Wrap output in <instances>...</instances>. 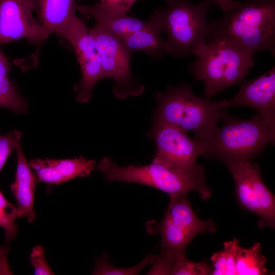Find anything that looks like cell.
I'll return each instance as SVG.
<instances>
[{"mask_svg": "<svg viewBox=\"0 0 275 275\" xmlns=\"http://www.w3.org/2000/svg\"><path fill=\"white\" fill-rule=\"evenodd\" d=\"M222 42L254 55L275 51V0H246L208 23L206 43Z\"/></svg>", "mask_w": 275, "mask_h": 275, "instance_id": "6da1fadb", "label": "cell"}, {"mask_svg": "<svg viewBox=\"0 0 275 275\" xmlns=\"http://www.w3.org/2000/svg\"><path fill=\"white\" fill-rule=\"evenodd\" d=\"M206 138L200 140L201 155L225 164L258 156L269 144H274L275 122L256 113L251 118L241 119L229 114Z\"/></svg>", "mask_w": 275, "mask_h": 275, "instance_id": "7a4b0ae2", "label": "cell"}, {"mask_svg": "<svg viewBox=\"0 0 275 275\" xmlns=\"http://www.w3.org/2000/svg\"><path fill=\"white\" fill-rule=\"evenodd\" d=\"M157 105L153 122L171 125L186 132H194V138L202 140L217 126L219 121L228 114L219 108L218 101L200 97L192 91L191 86L181 82L168 86L164 92L156 93Z\"/></svg>", "mask_w": 275, "mask_h": 275, "instance_id": "3957f363", "label": "cell"}, {"mask_svg": "<svg viewBox=\"0 0 275 275\" xmlns=\"http://www.w3.org/2000/svg\"><path fill=\"white\" fill-rule=\"evenodd\" d=\"M97 169L107 182L136 183L160 190L169 195L196 191L203 200H208L211 190L206 184L204 167L199 164L186 171L169 167L152 160L144 166L121 167L108 156L103 158Z\"/></svg>", "mask_w": 275, "mask_h": 275, "instance_id": "277c9868", "label": "cell"}, {"mask_svg": "<svg viewBox=\"0 0 275 275\" xmlns=\"http://www.w3.org/2000/svg\"><path fill=\"white\" fill-rule=\"evenodd\" d=\"M193 54L189 71L204 83V94L210 98L244 79L255 62L254 55L222 42L206 43Z\"/></svg>", "mask_w": 275, "mask_h": 275, "instance_id": "5b68a950", "label": "cell"}, {"mask_svg": "<svg viewBox=\"0 0 275 275\" xmlns=\"http://www.w3.org/2000/svg\"><path fill=\"white\" fill-rule=\"evenodd\" d=\"M161 9L163 31L168 36L167 53L174 57H187L206 43L209 8L204 0L194 4L188 0H166Z\"/></svg>", "mask_w": 275, "mask_h": 275, "instance_id": "8992f818", "label": "cell"}, {"mask_svg": "<svg viewBox=\"0 0 275 275\" xmlns=\"http://www.w3.org/2000/svg\"><path fill=\"white\" fill-rule=\"evenodd\" d=\"M146 228L149 234L160 235L162 248L174 253L185 252L198 234L216 231L213 220L203 221L196 214L186 193L170 195L162 220L149 221Z\"/></svg>", "mask_w": 275, "mask_h": 275, "instance_id": "52a82bcc", "label": "cell"}, {"mask_svg": "<svg viewBox=\"0 0 275 275\" xmlns=\"http://www.w3.org/2000/svg\"><path fill=\"white\" fill-rule=\"evenodd\" d=\"M89 32L99 54L104 78L114 80L113 92L120 99L137 96L144 91V86L132 73L130 57L133 54L119 38L95 23Z\"/></svg>", "mask_w": 275, "mask_h": 275, "instance_id": "ba28073f", "label": "cell"}, {"mask_svg": "<svg viewBox=\"0 0 275 275\" xmlns=\"http://www.w3.org/2000/svg\"><path fill=\"white\" fill-rule=\"evenodd\" d=\"M226 166L235 182L240 206L259 217L260 228H274V196L264 183L258 164L246 160Z\"/></svg>", "mask_w": 275, "mask_h": 275, "instance_id": "9c48e42d", "label": "cell"}, {"mask_svg": "<svg viewBox=\"0 0 275 275\" xmlns=\"http://www.w3.org/2000/svg\"><path fill=\"white\" fill-rule=\"evenodd\" d=\"M147 136L156 146L153 161L182 171H193L198 167L196 162L202 153V143L200 140L190 138L188 132L153 122Z\"/></svg>", "mask_w": 275, "mask_h": 275, "instance_id": "30bf717a", "label": "cell"}, {"mask_svg": "<svg viewBox=\"0 0 275 275\" xmlns=\"http://www.w3.org/2000/svg\"><path fill=\"white\" fill-rule=\"evenodd\" d=\"M72 45L79 65L81 78L74 90L80 102L89 101L96 84L104 78L100 58L89 29L76 15L71 20L63 37Z\"/></svg>", "mask_w": 275, "mask_h": 275, "instance_id": "8fae6325", "label": "cell"}, {"mask_svg": "<svg viewBox=\"0 0 275 275\" xmlns=\"http://www.w3.org/2000/svg\"><path fill=\"white\" fill-rule=\"evenodd\" d=\"M34 0H0V45L20 39L41 42L50 35L33 15Z\"/></svg>", "mask_w": 275, "mask_h": 275, "instance_id": "7c38bea8", "label": "cell"}, {"mask_svg": "<svg viewBox=\"0 0 275 275\" xmlns=\"http://www.w3.org/2000/svg\"><path fill=\"white\" fill-rule=\"evenodd\" d=\"M239 84V89L232 98L218 101L220 109L250 107L264 119L275 122V67L256 78L244 79Z\"/></svg>", "mask_w": 275, "mask_h": 275, "instance_id": "4fadbf2b", "label": "cell"}, {"mask_svg": "<svg viewBox=\"0 0 275 275\" xmlns=\"http://www.w3.org/2000/svg\"><path fill=\"white\" fill-rule=\"evenodd\" d=\"M96 161L82 156L74 158L31 159L29 164L39 182L58 185L77 177H87L94 170Z\"/></svg>", "mask_w": 275, "mask_h": 275, "instance_id": "5bb4252c", "label": "cell"}, {"mask_svg": "<svg viewBox=\"0 0 275 275\" xmlns=\"http://www.w3.org/2000/svg\"><path fill=\"white\" fill-rule=\"evenodd\" d=\"M16 153L15 178L10 188L17 202V218L25 217L29 223H32L36 219L34 203L36 186L39 182L27 161L21 145Z\"/></svg>", "mask_w": 275, "mask_h": 275, "instance_id": "9a60e30c", "label": "cell"}, {"mask_svg": "<svg viewBox=\"0 0 275 275\" xmlns=\"http://www.w3.org/2000/svg\"><path fill=\"white\" fill-rule=\"evenodd\" d=\"M162 31L161 9H158L154 11L143 28L121 40L132 53L143 51L153 58H159L168 52L167 42L161 35Z\"/></svg>", "mask_w": 275, "mask_h": 275, "instance_id": "2e32d148", "label": "cell"}, {"mask_svg": "<svg viewBox=\"0 0 275 275\" xmlns=\"http://www.w3.org/2000/svg\"><path fill=\"white\" fill-rule=\"evenodd\" d=\"M76 10L81 14L94 18L96 23L120 39L142 29L148 23V20H141L126 14L110 11L100 3L77 5Z\"/></svg>", "mask_w": 275, "mask_h": 275, "instance_id": "e0dca14e", "label": "cell"}, {"mask_svg": "<svg viewBox=\"0 0 275 275\" xmlns=\"http://www.w3.org/2000/svg\"><path fill=\"white\" fill-rule=\"evenodd\" d=\"M35 11L48 33L64 37L75 16L77 5L75 0H34Z\"/></svg>", "mask_w": 275, "mask_h": 275, "instance_id": "ac0fdd59", "label": "cell"}, {"mask_svg": "<svg viewBox=\"0 0 275 275\" xmlns=\"http://www.w3.org/2000/svg\"><path fill=\"white\" fill-rule=\"evenodd\" d=\"M260 243L255 242L251 248L238 244L235 253L236 275H262L267 273V259L261 254Z\"/></svg>", "mask_w": 275, "mask_h": 275, "instance_id": "d6986e66", "label": "cell"}, {"mask_svg": "<svg viewBox=\"0 0 275 275\" xmlns=\"http://www.w3.org/2000/svg\"><path fill=\"white\" fill-rule=\"evenodd\" d=\"M239 241L236 238L225 242L223 250L211 257L212 262L211 274L236 275L235 253Z\"/></svg>", "mask_w": 275, "mask_h": 275, "instance_id": "ffe728a7", "label": "cell"}, {"mask_svg": "<svg viewBox=\"0 0 275 275\" xmlns=\"http://www.w3.org/2000/svg\"><path fill=\"white\" fill-rule=\"evenodd\" d=\"M0 107L16 114L28 112V101L8 77L0 76Z\"/></svg>", "mask_w": 275, "mask_h": 275, "instance_id": "44dd1931", "label": "cell"}, {"mask_svg": "<svg viewBox=\"0 0 275 275\" xmlns=\"http://www.w3.org/2000/svg\"><path fill=\"white\" fill-rule=\"evenodd\" d=\"M156 256L149 254L139 264L129 268H122L115 267L108 261L106 254L96 258L93 274L101 275H135L139 274L146 267L154 262Z\"/></svg>", "mask_w": 275, "mask_h": 275, "instance_id": "7402d4cb", "label": "cell"}, {"mask_svg": "<svg viewBox=\"0 0 275 275\" xmlns=\"http://www.w3.org/2000/svg\"><path fill=\"white\" fill-rule=\"evenodd\" d=\"M212 270V266L207 261L191 262L186 257L185 252H182L174 253L170 274H211Z\"/></svg>", "mask_w": 275, "mask_h": 275, "instance_id": "603a6c76", "label": "cell"}, {"mask_svg": "<svg viewBox=\"0 0 275 275\" xmlns=\"http://www.w3.org/2000/svg\"><path fill=\"white\" fill-rule=\"evenodd\" d=\"M17 218L16 205L9 202L0 190V227L5 232L7 243L14 240L16 236L18 227L15 221Z\"/></svg>", "mask_w": 275, "mask_h": 275, "instance_id": "cb8c5ba5", "label": "cell"}, {"mask_svg": "<svg viewBox=\"0 0 275 275\" xmlns=\"http://www.w3.org/2000/svg\"><path fill=\"white\" fill-rule=\"evenodd\" d=\"M22 132L14 129L0 136V172L9 156L21 145Z\"/></svg>", "mask_w": 275, "mask_h": 275, "instance_id": "d4e9b609", "label": "cell"}, {"mask_svg": "<svg viewBox=\"0 0 275 275\" xmlns=\"http://www.w3.org/2000/svg\"><path fill=\"white\" fill-rule=\"evenodd\" d=\"M30 262L36 275L54 274L45 257L44 248L40 245L34 246L30 256Z\"/></svg>", "mask_w": 275, "mask_h": 275, "instance_id": "484cf974", "label": "cell"}, {"mask_svg": "<svg viewBox=\"0 0 275 275\" xmlns=\"http://www.w3.org/2000/svg\"><path fill=\"white\" fill-rule=\"evenodd\" d=\"M174 253L162 248L147 274H170Z\"/></svg>", "mask_w": 275, "mask_h": 275, "instance_id": "4316f807", "label": "cell"}, {"mask_svg": "<svg viewBox=\"0 0 275 275\" xmlns=\"http://www.w3.org/2000/svg\"><path fill=\"white\" fill-rule=\"evenodd\" d=\"M107 10L121 14H126L138 0H99Z\"/></svg>", "mask_w": 275, "mask_h": 275, "instance_id": "83f0119b", "label": "cell"}, {"mask_svg": "<svg viewBox=\"0 0 275 275\" xmlns=\"http://www.w3.org/2000/svg\"><path fill=\"white\" fill-rule=\"evenodd\" d=\"M213 4L218 6L224 12H229L237 7L241 2L234 0H210Z\"/></svg>", "mask_w": 275, "mask_h": 275, "instance_id": "f1b7e54d", "label": "cell"}, {"mask_svg": "<svg viewBox=\"0 0 275 275\" xmlns=\"http://www.w3.org/2000/svg\"><path fill=\"white\" fill-rule=\"evenodd\" d=\"M11 66L7 58L3 54L0 45V76L8 77Z\"/></svg>", "mask_w": 275, "mask_h": 275, "instance_id": "f546056e", "label": "cell"}, {"mask_svg": "<svg viewBox=\"0 0 275 275\" xmlns=\"http://www.w3.org/2000/svg\"><path fill=\"white\" fill-rule=\"evenodd\" d=\"M1 136V135H0Z\"/></svg>", "mask_w": 275, "mask_h": 275, "instance_id": "4dcf8cb0", "label": "cell"}]
</instances>
